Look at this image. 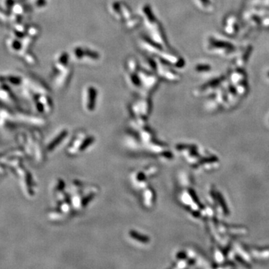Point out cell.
Returning <instances> with one entry per match:
<instances>
[{"mask_svg":"<svg viewBox=\"0 0 269 269\" xmlns=\"http://www.w3.org/2000/svg\"><path fill=\"white\" fill-rule=\"evenodd\" d=\"M130 235H131L134 238V239H135L136 240L140 241V242H147L149 241L148 238L146 237V236H144V235L143 236V235H139V234L136 233V232H130Z\"/></svg>","mask_w":269,"mask_h":269,"instance_id":"cell-1","label":"cell"},{"mask_svg":"<svg viewBox=\"0 0 269 269\" xmlns=\"http://www.w3.org/2000/svg\"><path fill=\"white\" fill-rule=\"evenodd\" d=\"M65 134H67V132H63L62 134H61V135H60L59 137H58V138H57L56 140H55V142H54L53 141V143H52V146H51V147H55V145H56V144H58V143L59 142V141H61V140L63 139V138H64V136H65Z\"/></svg>","mask_w":269,"mask_h":269,"instance_id":"cell-2","label":"cell"},{"mask_svg":"<svg viewBox=\"0 0 269 269\" xmlns=\"http://www.w3.org/2000/svg\"><path fill=\"white\" fill-rule=\"evenodd\" d=\"M91 141H92V139H90H90H87V141H86V142L85 143V144H83V145L81 147V150H82V149L85 148V147H87V146L89 144H90V142H91Z\"/></svg>","mask_w":269,"mask_h":269,"instance_id":"cell-3","label":"cell"}]
</instances>
